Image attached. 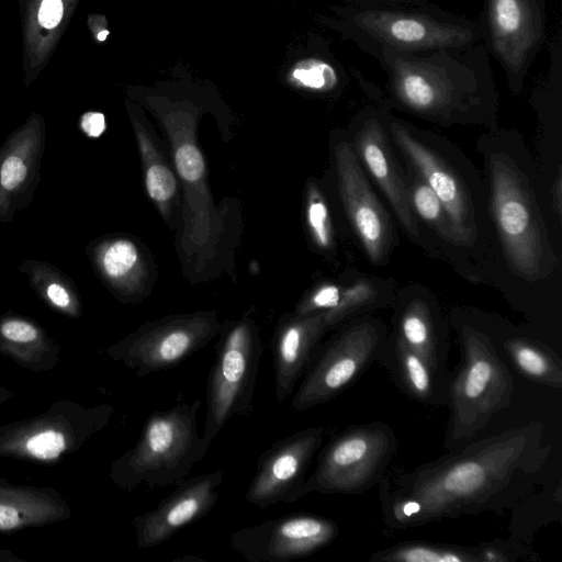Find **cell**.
Returning <instances> with one entry per match:
<instances>
[{
  "label": "cell",
  "mask_w": 562,
  "mask_h": 562,
  "mask_svg": "<svg viewBox=\"0 0 562 562\" xmlns=\"http://www.w3.org/2000/svg\"><path fill=\"white\" fill-rule=\"evenodd\" d=\"M533 422L447 451L379 481L383 521L392 529L502 510L533 487L552 451Z\"/></svg>",
  "instance_id": "6da1fadb"
},
{
  "label": "cell",
  "mask_w": 562,
  "mask_h": 562,
  "mask_svg": "<svg viewBox=\"0 0 562 562\" xmlns=\"http://www.w3.org/2000/svg\"><path fill=\"white\" fill-rule=\"evenodd\" d=\"M372 57L386 75L384 91L353 74L378 105L442 125L494 122L498 93L482 42L418 52L381 48Z\"/></svg>",
  "instance_id": "7a4b0ae2"
},
{
  "label": "cell",
  "mask_w": 562,
  "mask_h": 562,
  "mask_svg": "<svg viewBox=\"0 0 562 562\" xmlns=\"http://www.w3.org/2000/svg\"><path fill=\"white\" fill-rule=\"evenodd\" d=\"M331 24L370 56L381 48L418 52L482 42L476 21L427 2L347 3L335 9Z\"/></svg>",
  "instance_id": "3957f363"
},
{
  "label": "cell",
  "mask_w": 562,
  "mask_h": 562,
  "mask_svg": "<svg viewBox=\"0 0 562 562\" xmlns=\"http://www.w3.org/2000/svg\"><path fill=\"white\" fill-rule=\"evenodd\" d=\"M461 359L450 378V416L443 448H459L475 437L513 398L514 380L497 349L483 330L458 326Z\"/></svg>",
  "instance_id": "277c9868"
},
{
  "label": "cell",
  "mask_w": 562,
  "mask_h": 562,
  "mask_svg": "<svg viewBox=\"0 0 562 562\" xmlns=\"http://www.w3.org/2000/svg\"><path fill=\"white\" fill-rule=\"evenodd\" d=\"M201 400L187 402L179 394L173 406L151 412L140 436L116 465L119 483L127 488L173 486L186 480L207 453L198 430Z\"/></svg>",
  "instance_id": "5b68a950"
},
{
  "label": "cell",
  "mask_w": 562,
  "mask_h": 562,
  "mask_svg": "<svg viewBox=\"0 0 562 562\" xmlns=\"http://www.w3.org/2000/svg\"><path fill=\"white\" fill-rule=\"evenodd\" d=\"M490 176L493 218L512 269L529 281L547 277L555 256L527 179L504 155L491 157Z\"/></svg>",
  "instance_id": "8992f818"
},
{
  "label": "cell",
  "mask_w": 562,
  "mask_h": 562,
  "mask_svg": "<svg viewBox=\"0 0 562 562\" xmlns=\"http://www.w3.org/2000/svg\"><path fill=\"white\" fill-rule=\"evenodd\" d=\"M396 451V435L386 423L349 426L321 450L315 470L301 487V497L308 493L361 494L378 485Z\"/></svg>",
  "instance_id": "52a82bcc"
},
{
  "label": "cell",
  "mask_w": 562,
  "mask_h": 562,
  "mask_svg": "<svg viewBox=\"0 0 562 562\" xmlns=\"http://www.w3.org/2000/svg\"><path fill=\"white\" fill-rule=\"evenodd\" d=\"M150 108L168 135L184 191L182 249L199 259L215 247L222 225L207 187L205 160L195 142L196 112L187 104L161 100H151Z\"/></svg>",
  "instance_id": "ba28073f"
},
{
  "label": "cell",
  "mask_w": 562,
  "mask_h": 562,
  "mask_svg": "<svg viewBox=\"0 0 562 562\" xmlns=\"http://www.w3.org/2000/svg\"><path fill=\"white\" fill-rule=\"evenodd\" d=\"M262 342L255 323L244 317L222 333L206 382L203 442L210 447L235 415L254 412Z\"/></svg>",
  "instance_id": "9c48e42d"
},
{
  "label": "cell",
  "mask_w": 562,
  "mask_h": 562,
  "mask_svg": "<svg viewBox=\"0 0 562 562\" xmlns=\"http://www.w3.org/2000/svg\"><path fill=\"white\" fill-rule=\"evenodd\" d=\"M385 336V326L375 318H358L341 327L317 347L294 394L292 408L307 411L351 386L376 361Z\"/></svg>",
  "instance_id": "30bf717a"
},
{
  "label": "cell",
  "mask_w": 562,
  "mask_h": 562,
  "mask_svg": "<svg viewBox=\"0 0 562 562\" xmlns=\"http://www.w3.org/2000/svg\"><path fill=\"white\" fill-rule=\"evenodd\" d=\"M481 40L502 66L513 95H519L526 77L546 42L547 0H485Z\"/></svg>",
  "instance_id": "8fae6325"
},
{
  "label": "cell",
  "mask_w": 562,
  "mask_h": 562,
  "mask_svg": "<svg viewBox=\"0 0 562 562\" xmlns=\"http://www.w3.org/2000/svg\"><path fill=\"white\" fill-rule=\"evenodd\" d=\"M221 330L213 312L167 316L130 335L117 357L138 378L168 370L206 346Z\"/></svg>",
  "instance_id": "7c38bea8"
},
{
  "label": "cell",
  "mask_w": 562,
  "mask_h": 562,
  "mask_svg": "<svg viewBox=\"0 0 562 562\" xmlns=\"http://www.w3.org/2000/svg\"><path fill=\"white\" fill-rule=\"evenodd\" d=\"M338 533L335 520L296 513L234 531L231 547L249 562H286L314 554L330 544Z\"/></svg>",
  "instance_id": "4fadbf2b"
},
{
  "label": "cell",
  "mask_w": 562,
  "mask_h": 562,
  "mask_svg": "<svg viewBox=\"0 0 562 562\" xmlns=\"http://www.w3.org/2000/svg\"><path fill=\"white\" fill-rule=\"evenodd\" d=\"M327 430L322 426L307 427L269 446L258 458L246 501L260 509L299 501L307 470Z\"/></svg>",
  "instance_id": "5bb4252c"
},
{
  "label": "cell",
  "mask_w": 562,
  "mask_h": 562,
  "mask_svg": "<svg viewBox=\"0 0 562 562\" xmlns=\"http://www.w3.org/2000/svg\"><path fill=\"white\" fill-rule=\"evenodd\" d=\"M384 121L390 138L413 170L441 201L462 244L473 241L476 233L473 204L458 173L437 151L422 142L407 124L392 115L385 108Z\"/></svg>",
  "instance_id": "9a60e30c"
},
{
  "label": "cell",
  "mask_w": 562,
  "mask_h": 562,
  "mask_svg": "<svg viewBox=\"0 0 562 562\" xmlns=\"http://www.w3.org/2000/svg\"><path fill=\"white\" fill-rule=\"evenodd\" d=\"M338 188L349 222L368 258L381 263L392 244L391 223L371 189L351 145L345 139L335 145Z\"/></svg>",
  "instance_id": "2e32d148"
},
{
  "label": "cell",
  "mask_w": 562,
  "mask_h": 562,
  "mask_svg": "<svg viewBox=\"0 0 562 562\" xmlns=\"http://www.w3.org/2000/svg\"><path fill=\"white\" fill-rule=\"evenodd\" d=\"M384 108L369 106L353 122L352 149L362 168L386 196L400 223L412 237H418L415 214L408 201L405 177L387 143Z\"/></svg>",
  "instance_id": "e0dca14e"
},
{
  "label": "cell",
  "mask_w": 562,
  "mask_h": 562,
  "mask_svg": "<svg viewBox=\"0 0 562 562\" xmlns=\"http://www.w3.org/2000/svg\"><path fill=\"white\" fill-rule=\"evenodd\" d=\"M222 469L184 480L153 509L134 519L140 549L157 547L183 527L205 517L216 505Z\"/></svg>",
  "instance_id": "ac0fdd59"
},
{
  "label": "cell",
  "mask_w": 562,
  "mask_h": 562,
  "mask_svg": "<svg viewBox=\"0 0 562 562\" xmlns=\"http://www.w3.org/2000/svg\"><path fill=\"white\" fill-rule=\"evenodd\" d=\"M327 331L323 313L294 314L279 323L272 339L274 394L278 404L293 393Z\"/></svg>",
  "instance_id": "d6986e66"
},
{
  "label": "cell",
  "mask_w": 562,
  "mask_h": 562,
  "mask_svg": "<svg viewBox=\"0 0 562 562\" xmlns=\"http://www.w3.org/2000/svg\"><path fill=\"white\" fill-rule=\"evenodd\" d=\"M376 361L409 398L427 407L448 405L451 378L448 369L436 367L392 334H386Z\"/></svg>",
  "instance_id": "ffe728a7"
},
{
  "label": "cell",
  "mask_w": 562,
  "mask_h": 562,
  "mask_svg": "<svg viewBox=\"0 0 562 562\" xmlns=\"http://www.w3.org/2000/svg\"><path fill=\"white\" fill-rule=\"evenodd\" d=\"M392 335L436 367L447 369L448 330L439 313L427 301L413 299L402 304L395 315Z\"/></svg>",
  "instance_id": "44dd1931"
},
{
  "label": "cell",
  "mask_w": 562,
  "mask_h": 562,
  "mask_svg": "<svg viewBox=\"0 0 562 562\" xmlns=\"http://www.w3.org/2000/svg\"><path fill=\"white\" fill-rule=\"evenodd\" d=\"M132 122L144 166L147 194L160 213L167 217L170 215L177 195L176 175L142 120L138 116H132Z\"/></svg>",
  "instance_id": "7402d4cb"
},
{
  "label": "cell",
  "mask_w": 562,
  "mask_h": 562,
  "mask_svg": "<svg viewBox=\"0 0 562 562\" xmlns=\"http://www.w3.org/2000/svg\"><path fill=\"white\" fill-rule=\"evenodd\" d=\"M503 349L514 367L529 381L562 387V360L547 345L529 337L513 336L504 340Z\"/></svg>",
  "instance_id": "603a6c76"
},
{
  "label": "cell",
  "mask_w": 562,
  "mask_h": 562,
  "mask_svg": "<svg viewBox=\"0 0 562 562\" xmlns=\"http://www.w3.org/2000/svg\"><path fill=\"white\" fill-rule=\"evenodd\" d=\"M371 562H479L476 547L405 541L375 551Z\"/></svg>",
  "instance_id": "cb8c5ba5"
},
{
  "label": "cell",
  "mask_w": 562,
  "mask_h": 562,
  "mask_svg": "<svg viewBox=\"0 0 562 562\" xmlns=\"http://www.w3.org/2000/svg\"><path fill=\"white\" fill-rule=\"evenodd\" d=\"M384 303L381 290L370 279L359 278L348 285L335 284L334 305L330 311L323 313L327 330L339 327L361 313Z\"/></svg>",
  "instance_id": "d4e9b609"
},
{
  "label": "cell",
  "mask_w": 562,
  "mask_h": 562,
  "mask_svg": "<svg viewBox=\"0 0 562 562\" xmlns=\"http://www.w3.org/2000/svg\"><path fill=\"white\" fill-rule=\"evenodd\" d=\"M405 183L414 214H417L442 238L454 244H462L441 201L429 186L414 170H411L405 177Z\"/></svg>",
  "instance_id": "484cf974"
},
{
  "label": "cell",
  "mask_w": 562,
  "mask_h": 562,
  "mask_svg": "<svg viewBox=\"0 0 562 562\" xmlns=\"http://www.w3.org/2000/svg\"><path fill=\"white\" fill-rule=\"evenodd\" d=\"M104 274L125 288H134L143 278V259L137 246L130 239L108 243L100 254Z\"/></svg>",
  "instance_id": "4316f807"
},
{
  "label": "cell",
  "mask_w": 562,
  "mask_h": 562,
  "mask_svg": "<svg viewBox=\"0 0 562 562\" xmlns=\"http://www.w3.org/2000/svg\"><path fill=\"white\" fill-rule=\"evenodd\" d=\"M341 71L329 60L306 57L296 61L289 71L294 86L314 92H330L342 82Z\"/></svg>",
  "instance_id": "83f0119b"
},
{
  "label": "cell",
  "mask_w": 562,
  "mask_h": 562,
  "mask_svg": "<svg viewBox=\"0 0 562 562\" xmlns=\"http://www.w3.org/2000/svg\"><path fill=\"white\" fill-rule=\"evenodd\" d=\"M306 220L316 245L328 249L333 243L330 216L322 194L314 187L308 190Z\"/></svg>",
  "instance_id": "f1b7e54d"
},
{
  "label": "cell",
  "mask_w": 562,
  "mask_h": 562,
  "mask_svg": "<svg viewBox=\"0 0 562 562\" xmlns=\"http://www.w3.org/2000/svg\"><path fill=\"white\" fill-rule=\"evenodd\" d=\"M26 449L36 458L54 459L64 451L65 439L60 432L46 430L31 437Z\"/></svg>",
  "instance_id": "f546056e"
},
{
  "label": "cell",
  "mask_w": 562,
  "mask_h": 562,
  "mask_svg": "<svg viewBox=\"0 0 562 562\" xmlns=\"http://www.w3.org/2000/svg\"><path fill=\"white\" fill-rule=\"evenodd\" d=\"M27 169L23 159L19 156H10L3 161L1 166V186L7 190L15 189L21 182L24 181Z\"/></svg>",
  "instance_id": "4dcf8cb0"
},
{
  "label": "cell",
  "mask_w": 562,
  "mask_h": 562,
  "mask_svg": "<svg viewBox=\"0 0 562 562\" xmlns=\"http://www.w3.org/2000/svg\"><path fill=\"white\" fill-rule=\"evenodd\" d=\"M1 331L8 339L20 342L31 341L35 339L37 334L32 325L21 321H10L5 323Z\"/></svg>",
  "instance_id": "1f68e13d"
},
{
  "label": "cell",
  "mask_w": 562,
  "mask_h": 562,
  "mask_svg": "<svg viewBox=\"0 0 562 562\" xmlns=\"http://www.w3.org/2000/svg\"><path fill=\"white\" fill-rule=\"evenodd\" d=\"M63 16L61 0H43L38 11V22L46 29L55 27Z\"/></svg>",
  "instance_id": "d6a6232c"
},
{
  "label": "cell",
  "mask_w": 562,
  "mask_h": 562,
  "mask_svg": "<svg viewBox=\"0 0 562 562\" xmlns=\"http://www.w3.org/2000/svg\"><path fill=\"white\" fill-rule=\"evenodd\" d=\"M510 551L504 544L483 543L476 546L479 562H508L514 561Z\"/></svg>",
  "instance_id": "836d02e7"
},
{
  "label": "cell",
  "mask_w": 562,
  "mask_h": 562,
  "mask_svg": "<svg viewBox=\"0 0 562 562\" xmlns=\"http://www.w3.org/2000/svg\"><path fill=\"white\" fill-rule=\"evenodd\" d=\"M81 127L90 137L100 136L105 130V119L102 113L89 112L82 116Z\"/></svg>",
  "instance_id": "e575fe53"
},
{
  "label": "cell",
  "mask_w": 562,
  "mask_h": 562,
  "mask_svg": "<svg viewBox=\"0 0 562 562\" xmlns=\"http://www.w3.org/2000/svg\"><path fill=\"white\" fill-rule=\"evenodd\" d=\"M47 296L58 307H66L70 302L68 292L59 284H50L47 289Z\"/></svg>",
  "instance_id": "d590c367"
},
{
  "label": "cell",
  "mask_w": 562,
  "mask_h": 562,
  "mask_svg": "<svg viewBox=\"0 0 562 562\" xmlns=\"http://www.w3.org/2000/svg\"><path fill=\"white\" fill-rule=\"evenodd\" d=\"M18 524V512L13 507L0 505V529H11Z\"/></svg>",
  "instance_id": "8d00e7d4"
},
{
  "label": "cell",
  "mask_w": 562,
  "mask_h": 562,
  "mask_svg": "<svg viewBox=\"0 0 562 562\" xmlns=\"http://www.w3.org/2000/svg\"><path fill=\"white\" fill-rule=\"evenodd\" d=\"M552 209L558 216L561 215L562 210V178L561 172L558 173L557 179L552 187Z\"/></svg>",
  "instance_id": "74e56055"
},
{
  "label": "cell",
  "mask_w": 562,
  "mask_h": 562,
  "mask_svg": "<svg viewBox=\"0 0 562 562\" xmlns=\"http://www.w3.org/2000/svg\"><path fill=\"white\" fill-rule=\"evenodd\" d=\"M427 0H347V3L353 4H402V3H424Z\"/></svg>",
  "instance_id": "f35d334b"
},
{
  "label": "cell",
  "mask_w": 562,
  "mask_h": 562,
  "mask_svg": "<svg viewBox=\"0 0 562 562\" xmlns=\"http://www.w3.org/2000/svg\"><path fill=\"white\" fill-rule=\"evenodd\" d=\"M109 35V31L108 30H102L101 32H99L97 34V38L100 41V42H103L105 41V38L108 37Z\"/></svg>",
  "instance_id": "ab89813d"
}]
</instances>
